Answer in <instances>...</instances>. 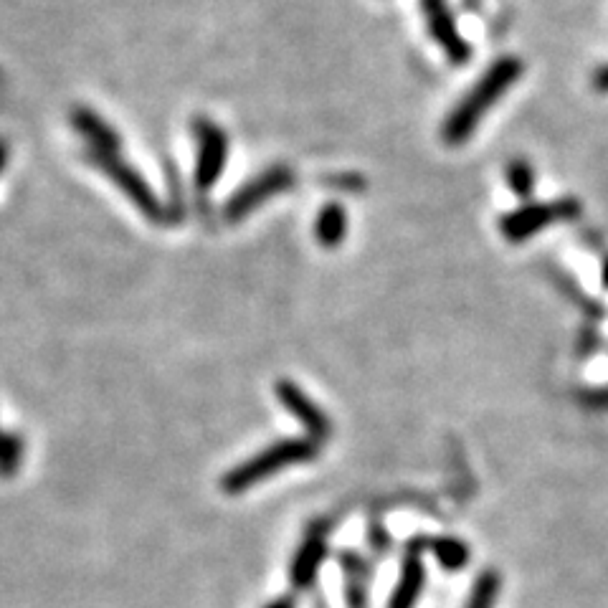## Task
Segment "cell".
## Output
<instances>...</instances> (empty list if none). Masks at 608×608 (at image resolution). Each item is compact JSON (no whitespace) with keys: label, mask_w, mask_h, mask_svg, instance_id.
I'll return each mask as SVG.
<instances>
[{"label":"cell","mask_w":608,"mask_h":608,"mask_svg":"<svg viewBox=\"0 0 608 608\" xmlns=\"http://www.w3.org/2000/svg\"><path fill=\"white\" fill-rule=\"evenodd\" d=\"M522 71H525V64L517 56H500L494 61L446 114L444 125H441V140L449 147H459L472 140L477 127L482 125L484 114L492 112L494 104L520 82Z\"/></svg>","instance_id":"1"},{"label":"cell","mask_w":608,"mask_h":608,"mask_svg":"<svg viewBox=\"0 0 608 608\" xmlns=\"http://www.w3.org/2000/svg\"><path fill=\"white\" fill-rule=\"evenodd\" d=\"M317 454H320V446L315 439H282L223 474L221 489L226 494H244L246 489L256 487L264 479H272L282 469L312 462Z\"/></svg>","instance_id":"2"},{"label":"cell","mask_w":608,"mask_h":608,"mask_svg":"<svg viewBox=\"0 0 608 608\" xmlns=\"http://www.w3.org/2000/svg\"><path fill=\"white\" fill-rule=\"evenodd\" d=\"M583 216V206L578 198L565 196L548 203H522L515 211L505 213L500 218V234L510 244H522L532 236L543 234L545 228H553L558 223H573Z\"/></svg>","instance_id":"3"},{"label":"cell","mask_w":608,"mask_h":608,"mask_svg":"<svg viewBox=\"0 0 608 608\" xmlns=\"http://www.w3.org/2000/svg\"><path fill=\"white\" fill-rule=\"evenodd\" d=\"M418 6H421V13H424L429 36L434 38L436 46L444 51L446 59L454 66L469 64L474 54L472 44H469L467 36L459 31V23H456L449 0H418Z\"/></svg>","instance_id":"4"},{"label":"cell","mask_w":608,"mask_h":608,"mask_svg":"<svg viewBox=\"0 0 608 608\" xmlns=\"http://www.w3.org/2000/svg\"><path fill=\"white\" fill-rule=\"evenodd\" d=\"M294 180L297 178H294V170L289 168V165H274V168L264 170V173L256 175L249 185L236 190L234 198L228 201L226 216L231 218V221L249 216L251 211H256V208L269 201V198L292 190Z\"/></svg>","instance_id":"5"},{"label":"cell","mask_w":608,"mask_h":608,"mask_svg":"<svg viewBox=\"0 0 608 608\" xmlns=\"http://www.w3.org/2000/svg\"><path fill=\"white\" fill-rule=\"evenodd\" d=\"M196 140H198V158H196V185L198 190L208 193L221 178L228 158V137L226 132L211 120L196 122Z\"/></svg>","instance_id":"6"},{"label":"cell","mask_w":608,"mask_h":608,"mask_svg":"<svg viewBox=\"0 0 608 608\" xmlns=\"http://www.w3.org/2000/svg\"><path fill=\"white\" fill-rule=\"evenodd\" d=\"M274 393H277L279 403H282V406L287 408L294 418H297L299 424L304 426V431L310 434V439L317 441V439H327V436H330L332 429H330V418H327V413L322 411V408L317 406V403L312 401V398L307 396V393H304L297 383H292V380H277Z\"/></svg>","instance_id":"7"},{"label":"cell","mask_w":608,"mask_h":608,"mask_svg":"<svg viewBox=\"0 0 608 608\" xmlns=\"http://www.w3.org/2000/svg\"><path fill=\"white\" fill-rule=\"evenodd\" d=\"M327 558V525L317 522L310 527L307 538L297 548L292 558V568H289V578H292L294 588H310L315 583L317 573H320L322 560Z\"/></svg>","instance_id":"8"},{"label":"cell","mask_w":608,"mask_h":608,"mask_svg":"<svg viewBox=\"0 0 608 608\" xmlns=\"http://www.w3.org/2000/svg\"><path fill=\"white\" fill-rule=\"evenodd\" d=\"M92 158L97 160L99 168H104V173H107L114 183L125 190L127 198H130L137 208H142V211L150 213V216H158V203H155L152 190L147 188L145 180H140V175H137L135 170L127 168L125 160H122V163L117 160V152H94Z\"/></svg>","instance_id":"9"},{"label":"cell","mask_w":608,"mask_h":608,"mask_svg":"<svg viewBox=\"0 0 608 608\" xmlns=\"http://www.w3.org/2000/svg\"><path fill=\"white\" fill-rule=\"evenodd\" d=\"M424 581H426L424 565H421L416 550H413V553H408V558L403 560L401 578H398V586L391 596V608L416 606L418 596H421V588H424Z\"/></svg>","instance_id":"10"},{"label":"cell","mask_w":608,"mask_h":608,"mask_svg":"<svg viewBox=\"0 0 608 608\" xmlns=\"http://www.w3.org/2000/svg\"><path fill=\"white\" fill-rule=\"evenodd\" d=\"M348 236V211L340 203H327L320 208L315 221V239L322 249H337Z\"/></svg>","instance_id":"11"},{"label":"cell","mask_w":608,"mask_h":608,"mask_svg":"<svg viewBox=\"0 0 608 608\" xmlns=\"http://www.w3.org/2000/svg\"><path fill=\"white\" fill-rule=\"evenodd\" d=\"M342 570H345V578H348V591H345V598H348L350 608H365L368 606V586L363 583L365 568L360 563L358 555L345 553L342 555Z\"/></svg>","instance_id":"12"},{"label":"cell","mask_w":608,"mask_h":608,"mask_svg":"<svg viewBox=\"0 0 608 608\" xmlns=\"http://www.w3.org/2000/svg\"><path fill=\"white\" fill-rule=\"evenodd\" d=\"M505 180L507 188H510L520 201H530L532 193H535V168L530 165V160L512 158L505 168Z\"/></svg>","instance_id":"13"},{"label":"cell","mask_w":608,"mask_h":608,"mask_svg":"<svg viewBox=\"0 0 608 608\" xmlns=\"http://www.w3.org/2000/svg\"><path fill=\"white\" fill-rule=\"evenodd\" d=\"M431 553L444 570H462L469 563V545L456 538H439L431 543Z\"/></svg>","instance_id":"14"},{"label":"cell","mask_w":608,"mask_h":608,"mask_svg":"<svg viewBox=\"0 0 608 608\" xmlns=\"http://www.w3.org/2000/svg\"><path fill=\"white\" fill-rule=\"evenodd\" d=\"M500 596V576L494 570H487L474 583L472 593H469L467 608H494V601Z\"/></svg>","instance_id":"15"},{"label":"cell","mask_w":608,"mask_h":608,"mask_svg":"<svg viewBox=\"0 0 608 608\" xmlns=\"http://www.w3.org/2000/svg\"><path fill=\"white\" fill-rule=\"evenodd\" d=\"M23 462V439L0 431V477H13Z\"/></svg>","instance_id":"16"},{"label":"cell","mask_w":608,"mask_h":608,"mask_svg":"<svg viewBox=\"0 0 608 608\" xmlns=\"http://www.w3.org/2000/svg\"><path fill=\"white\" fill-rule=\"evenodd\" d=\"M591 82H593V89H596V92L608 94V64L598 66V69L593 71Z\"/></svg>","instance_id":"17"},{"label":"cell","mask_w":608,"mask_h":608,"mask_svg":"<svg viewBox=\"0 0 608 608\" xmlns=\"http://www.w3.org/2000/svg\"><path fill=\"white\" fill-rule=\"evenodd\" d=\"M264 608H294V601L292 598H277V601H272L269 603V606H264Z\"/></svg>","instance_id":"18"},{"label":"cell","mask_w":608,"mask_h":608,"mask_svg":"<svg viewBox=\"0 0 608 608\" xmlns=\"http://www.w3.org/2000/svg\"><path fill=\"white\" fill-rule=\"evenodd\" d=\"M601 282H603V287L608 289V256L603 259V266H601Z\"/></svg>","instance_id":"19"},{"label":"cell","mask_w":608,"mask_h":608,"mask_svg":"<svg viewBox=\"0 0 608 608\" xmlns=\"http://www.w3.org/2000/svg\"><path fill=\"white\" fill-rule=\"evenodd\" d=\"M3 163H6V152H3V147H0V170H3Z\"/></svg>","instance_id":"20"},{"label":"cell","mask_w":608,"mask_h":608,"mask_svg":"<svg viewBox=\"0 0 608 608\" xmlns=\"http://www.w3.org/2000/svg\"><path fill=\"white\" fill-rule=\"evenodd\" d=\"M464 3H467L469 8H477V3H479V0H464Z\"/></svg>","instance_id":"21"}]
</instances>
